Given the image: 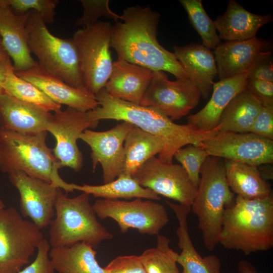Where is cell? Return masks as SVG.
<instances>
[{
	"instance_id": "obj_38",
	"label": "cell",
	"mask_w": 273,
	"mask_h": 273,
	"mask_svg": "<svg viewBox=\"0 0 273 273\" xmlns=\"http://www.w3.org/2000/svg\"><path fill=\"white\" fill-rule=\"evenodd\" d=\"M50 249L49 241L44 239L37 247L34 260L18 273H55L49 256Z\"/></svg>"
},
{
	"instance_id": "obj_10",
	"label": "cell",
	"mask_w": 273,
	"mask_h": 273,
	"mask_svg": "<svg viewBox=\"0 0 273 273\" xmlns=\"http://www.w3.org/2000/svg\"><path fill=\"white\" fill-rule=\"evenodd\" d=\"M92 206L98 217L113 219L122 233L134 229L141 234L157 236L169 221L166 208L155 200L98 199Z\"/></svg>"
},
{
	"instance_id": "obj_14",
	"label": "cell",
	"mask_w": 273,
	"mask_h": 273,
	"mask_svg": "<svg viewBox=\"0 0 273 273\" xmlns=\"http://www.w3.org/2000/svg\"><path fill=\"white\" fill-rule=\"evenodd\" d=\"M99 121L91 120L86 112L67 107L53 114L47 128L56 140L52 150L62 167L67 166L75 171L81 170L83 158L77 141L86 129L96 127Z\"/></svg>"
},
{
	"instance_id": "obj_36",
	"label": "cell",
	"mask_w": 273,
	"mask_h": 273,
	"mask_svg": "<svg viewBox=\"0 0 273 273\" xmlns=\"http://www.w3.org/2000/svg\"><path fill=\"white\" fill-rule=\"evenodd\" d=\"M16 15H23L31 11L38 13L46 23L54 21L55 9L59 3L57 0H5Z\"/></svg>"
},
{
	"instance_id": "obj_34",
	"label": "cell",
	"mask_w": 273,
	"mask_h": 273,
	"mask_svg": "<svg viewBox=\"0 0 273 273\" xmlns=\"http://www.w3.org/2000/svg\"><path fill=\"white\" fill-rule=\"evenodd\" d=\"M209 156L202 148L189 144L177 150L173 157L180 163L192 182L198 187L201 167Z\"/></svg>"
},
{
	"instance_id": "obj_43",
	"label": "cell",
	"mask_w": 273,
	"mask_h": 273,
	"mask_svg": "<svg viewBox=\"0 0 273 273\" xmlns=\"http://www.w3.org/2000/svg\"><path fill=\"white\" fill-rule=\"evenodd\" d=\"M10 61H11V59L9 57L5 61L0 62V93L4 91L2 87V84L5 79L8 65Z\"/></svg>"
},
{
	"instance_id": "obj_2",
	"label": "cell",
	"mask_w": 273,
	"mask_h": 273,
	"mask_svg": "<svg viewBox=\"0 0 273 273\" xmlns=\"http://www.w3.org/2000/svg\"><path fill=\"white\" fill-rule=\"evenodd\" d=\"M96 96L99 106L87 112L91 120L112 119L129 122L159 138L164 147L158 157L168 163H173L174 154L179 149L189 144L200 147L203 141L219 131L218 127L211 131H202L188 123L176 124L154 107L112 97L105 87Z\"/></svg>"
},
{
	"instance_id": "obj_42",
	"label": "cell",
	"mask_w": 273,
	"mask_h": 273,
	"mask_svg": "<svg viewBox=\"0 0 273 273\" xmlns=\"http://www.w3.org/2000/svg\"><path fill=\"white\" fill-rule=\"evenodd\" d=\"M239 273H257L256 268L248 261L241 260L238 263Z\"/></svg>"
},
{
	"instance_id": "obj_11",
	"label": "cell",
	"mask_w": 273,
	"mask_h": 273,
	"mask_svg": "<svg viewBox=\"0 0 273 273\" xmlns=\"http://www.w3.org/2000/svg\"><path fill=\"white\" fill-rule=\"evenodd\" d=\"M201 93L190 78L170 80L163 71L153 72L140 105L154 107L173 120L187 116L199 104Z\"/></svg>"
},
{
	"instance_id": "obj_19",
	"label": "cell",
	"mask_w": 273,
	"mask_h": 273,
	"mask_svg": "<svg viewBox=\"0 0 273 273\" xmlns=\"http://www.w3.org/2000/svg\"><path fill=\"white\" fill-rule=\"evenodd\" d=\"M53 114L3 92L0 93V128L24 134L47 131Z\"/></svg>"
},
{
	"instance_id": "obj_8",
	"label": "cell",
	"mask_w": 273,
	"mask_h": 273,
	"mask_svg": "<svg viewBox=\"0 0 273 273\" xmlns=\"http://www.w3.org/2000/svg\"><path fill=\"white\" fill-rule=\"evenodd\" d=\"M112 29L109 22L99 21L78 29L72 37L77 50L84 87L95 95L105 87L112 71L110 50Z\"/></svg>"
},
{
	"instance_id": "obj_40",
	"label": "cell",
	"mask_w": 273,
	"mask_h": 273,
	"mask_svg": "<svg viewBox=\"0 0 273 273\" xmlns=\"http://www.w3.org/2000/svg\"><path fill=\"white\" fill-rule=\"evenodd\" d=\"M245 88L262 106L273 107V82L247 79Z\"/></svg>"
},
{
	"instance_id": "obj_7",
	"label": "cell",
	"mask_w": 273,
	"mask_h": 273,
	"mask_svg": "<svg viewBox=\"0 0 273 273\" xmlns=\"http://www.w3.org/2000/svg\"><path fill=\"white\" fill-rule=\"evenodd\" d=\"M28 44L40 67L70 86L86 89L83 82L75 44L72 38H61L52 34L35 11H30L26 24Z\"/></svg>"
},
{
	"instance_id": "obj_44",
	"label": "cell",
	"mask_w": 273,
	"mask_h": 273,
	"mask_svg": "<svg viewBox=\"0 0 273 273\" xmlns=\"http://www.w3.org/2000/svg\"><path fill=\"white\" fill-rule=\"evenodd\" d=\"M9 56H8L0 36V62L6 60Z\"/></svg>"
},
{
	"instance_id": "obj_22",
	"label": "cell",
	"mask_w": 273,
	"mask_h": 273,
	"mask_svg": "<svg viewBox=\"0 0 273 273\" xmlns=\"http://www.w3.org/2000/svg\"><path fill=\"white\" fill-rule=\"evenodd\" d=\"M265 48L266 42L256 37L220 42L214 51L219 80L248 72L258 55L266 51Z\"/></svg>"
},
{
	"instance_id": "obj_25",
	"label": "cell",
	"mask_w": 273,
	"mask_h": 273,
	"mask_svg": "<svg viewBox=\"0 0 273 273\" xmlns=\"http://www.w3.org/2000/svg\"><path fill=\"white\" fill-rule=\"evenodd\" d=\"M272 20L270 14L250 13L236 1L230 0L225 12L218 16L213 23L220 39L235 41L255 37L257 31Z\"/></svg>"
},
{
	"instance_id": "obj_17",
	"label": "cell",
	"mask_w": 273,
	"mask_h": 273,
	"mask_svg": "<svg viewBox=\"0 0 273 273\" xmlns=\"http://www.w3.org/2000/svg\"><path fill=\"white\" fill-rule=\"evenodd\" d=\"M15 73L36 86L60 105H66L82 112L93 110L99 106L96 95L86 89L70 86L61 79L46 71L37 62L27 70Z\"/></svg>"
},
{
	"instance_id": "obj_21",
	"label": "cell",
	"mask_w": 273,
	"mask_h": 273,
	"mask_svg": "<svg viewBox=\"0 0 273 273\" xmlns=\"http://www.w3.org/2000/svg\"><path fill=\"white\" fill-rule=\"evenodd\" d=\"M166 203L173 211L178 221L176 233L181 252L177 253L176 261L182 266V273H221L219 257L215 254L201 256L193 244L188 225V216L191 207L167 200Z\"/></svg>"
},
{
	"instance_id": "obj_41",
	"label": "cell",
	"mask_w": 273,
	"mask_h": 273,
	"mask_svg": "<svg viewBox=\"0 0 273 273\" xmlns=\"http://www.w3.org/2000/svg\"><path fill=\"white\" fill-rule=\"evenodd\" d=\"M249 132L273 140V107L262 106Z\"/></svg>"
},
{
	"instance_id": "obj_31",
	"label": "cell",
	"mask_w": 273,
	"mask_h": 273,
	"mask_svg": "<svg viewBox=\"0 0 273 273\" xmlns=\"http://www.w3.org/2000/svg\"><path fill=\"white\" fill-rule=\"evenodd\" d=\"M2 87L9 95L46 111L55 112L61 110V105L54 102L36 86L18 76L11 61L8 65Z\"/></svg>"
},
{
	"instance_id": "obj_3",
	"label": "cell",
	"mask_w": 273,
	"mask_h": 273,
	"mask_svg": "<svg viewBox=\"0 0 273 273\" xmlns=\"http://www.w3.org/2000/svg\"><path fill=\"white\" fill-rule=\"evenodd\" d=\"M218 243L246 255L273 247V196L246 199L237 196L224 213Z\"/></svg>"
},
{
	"instance_id": "obj_12",
	"label": "cell",
	"mask_w": 273,
	"mask_h": 273,
	"mask_svg": "<svg viewBox=\"0 0 273 273\" xmlns=\"http://www.w3.org/2000/svg\"><path fill=\"white\" fill-rule=\"evenodd\" d=\"M132 177L142 187L159 196L191 206L197 187L180 164L168 163L153 157L135 172Z\"/></svg>"
},
{
	"instance_id": "obj_35",
	"label": "cell",
	"mask_w": 273,
	"mask_h": 273,
	"mask_svg": "<svg viewBox=\"0 0 273 273\" xmlns=\"http://www.w3.org/2000/svg\"><path fill=\"white\" fill-rule=\"evenodd\" d=\"M83 14L75 22L77 26L89 27L98 22L102 17L113 19L116 22L121 20V16L111 10L109 0H80Z\"/></svg>"
},
{
	"instance_id": "obj_30",
	"label": "cell",
	"mask_w": 273,
	"mask_h": 273,
	"mask_svg": "<svg viewBox=\"0 0 273 273\" xmlns=\"http://www.w3.org/2000/svg\"><path fill=\"white\" fill-rule=\"evenodd\" d=\"M262 107L245 88L231 100L222 112L218 125L220 131L249 132Z\"/></svg>"
},
{
	"instance_id": "obj_29",
	"label": "cell",
	"mask_w": 273,
	"mask_h": 273,
	"mask_svg": "<svg viewBox=\"0 0 273 273\" xmlns=\"http://www.w3.org/2000/svg\"><path fill=\"white\" fill-rule=\"evenodd\" d=\"M74 190L92 195L95 198L105 199H131L140 198L158 201L160 196L154 192L144 188L129 174L121 173L115 180L101 185H78L71 183Z\"/></svg>"
},
{
	"instance_id": "obj_24",
	"label": "cell",
	"mask_w": 273,
	"mask_h": 273,
	"mask_svg": "<svg viewBox=\"0 0 273 273\" xmlns=\"http://www.w3.org/2000/svg\"><path fill=\"white\" fill-rule=\"evenodd\" d=\"M174 54L189 78L195 83L201 96L208 98L217 75L214 54L210 49L198 43L173 47Z\"/></svg>"
},
{
	"instance_id": "obj_28",
	"label": "cell",
	"mask_w": 273,
	"mask_h": 273,
	"mask_svg": "<svg viewBox=\"0 0 273 273\" xmlns=\"http://www.w3.org/2000/svg\"><path fill=\"white\" fill-rule=\"evenodd\" d=\"M164 147L159 138L133 125L124 142V173L133 176L146 161L160 154Z\"/></svg>"
},
{
	"instance_id": "obj_20",
	"label": "cell",
	"mask_w": 273,
	"mask_h": 273,
	"mask_svg": "<svg viewBox=\"0 0 273 273\" xmlns=\"http://www.w3.org/2000/svg\"><path fill=\"white\" fill-rule=\"evenodd\" d=\"M153 71L117 59L105 88L112 97L136 104L141 101L150 83Z\"/></svg>"
},
{
	"instance_id": "obj_18",
	"label": "cell",
	"mask_w": 273,
	"mask_h": 273,
	"mask_svg": "<svg viewBox=\"0 0 273 273\" xmlns=\"http://www.w3.org/2000/svg\"><path fill=\"white\" fill-rule=\"evenodd\" d=\"M30 12L21 15L15 14L5 0H1L0 36L13 60L15 72L27 70L36 62L31 56L28 44L26 24Z\"/></svg>"
},
{
	"instance_id": "obj_5",
	"label": "cell",
	"mask_w": 273,
	"mask_h": 273,
	"mask_svg": "<svg viewBox=\"0 0 273 273\" xmlns=\"http://www.w3.org/2000/svg\"><path fill=\"white\" fill-rule=\"evenodd\" d=\"M89 197V194L82 192L69 198L58 189L55 218L49 224L51 248L69 246L82 242L95 249L104 241L113 238V234L99 221Z\"/></svg>"
},
{
	"instance_id": "obj_45",
	"label": "cell",
	"mask_w": 273,
	"mask_h": 273,
	"mask_svg": "<svg viewBox=\"0 0 273 273\" xmlns=\"http://www.w3.org/2000/svg\"><path fill=\"white\" fill-rule=\"evenodd\" d=\"M5 208V205L3 202L0 199V210Z\"/></svg>"
},
{
	"instance_id": "obj_15",
	"label": "cell",
	"mask_w": 273,
	"mask_h": 273,
	"mask_svg": "<svg viewBox=\"0 0 273 273\" xmlns=\"http://www.w3.org/2000/svg\"><path fill=\"white\" fill-rule=\"evenodd\" d=\"M133 125L123 121L107 130L97 131L87 129L80 135L79 139L90 148L93 171L99 164L102 166L104 184L113 181L123 172L124 142Z\"/></svg>"
},
{
	"instance_id": "obj_23",
	"label": "cell",
	"mask_w": 273,
	"mask_h": 273,
	"mask_svg": "<svg viewBox=\"0 0 273 273\" xmlns=\"http://www.w3.org/2000/svg\"><path fill=\"white\" fill-rule=\"evenodd\" d=\"M247 74H239L214 83L209 101L199 111L188 117L187 123L202 131H211L217 127L226 106L245 88Z\"/></svg>"
},
{
	"instance_id": "obj_1",
	"label": "cell",
	"mask_w": 273,
	"mask_h": 273,
	"mask_svg": "<svg viewBox=\"0 0 273 273\" xmlns=\"http://www.w3.org/2000/svg\"><path fill=\"white\" fill-rule=\"evenodd\" d=\"M160 15L150 7H127L121 15L122 22L112 26L111 47L118 59L137 64L153 71H166L177 79L189 78L174 54L157 40Z\"/></svg>"
},
{
	"instance_id": "obj_26",
	"label": "cell",
	"mask_w": 273,
	"mask_h": 273,
	"mask_svg": "<svg viewBox=\"0 0 273 273\" xmlns=\"http://www.w3.org/2000/svg\"><path fill=\"white\" fill-rule=\"evenodd\" d=\"M224 164L229 186L238 196L260 199L272 194L270 184L262 177L258 166L226 159Z\"/></svg>"
},
{
	"instance_id": "obj_13",
	"label": "cell",
	"mask_w": 273,
	"mask_h": 273,
	"mask_svg": "<svg viewBox=\"0 0 273 273\" xmlns=\"http://www.w3.org/2000/svg\"><path fill=\"white\" fill-rule=\"evenodd\" d=\"M199 147L209 156L250 165L259 166L273 161V140L251 132L219 131L203 141Z\"/></svg>"
},
{
	"instance_id": "obj_6",
	"label": "cell",
	"mask_w": 273,
	"mask_h": 273,
	"mask_svg": "<svg viewBox=\"0 0 273 273\" xmlns=\"http://www.w3.org/2000/svg\"><path fill=\"white\" fill-rule=\"evenodd\" d=\"M226 177L224 162L209 156L200 171L196 197L191 206L197 216L203 243L209 251L218 244L224 213L235 201Z\"/></svg>"
},
{
	"instance_id": "obj_16",
	"label": "cell",
	"mask_w": 273,
	"mask_h": 273,
	"mask_svg": "<svg viewBox=\"0 0 273 273\" xmlns=\"http://www.w3.org/2000/svg\"><path fill=\"white\" fill-rule=\"evenodd\" d=\"M9 178L20 194L22 215L30 218L40 229L49 226L55 215L59 188L21 171L9 174Z\"/></svg>"
},
{
	"instance_id": "obj_32",
	"label": "cell",
	"mask_w": 273,
	"mask_h": 273,
	"mask_svg": "<svg viewBox=\"0 0 273 273\" xmlns=\"http://www.w3.org/2000/svg\"><path fill=\"white\" fill-rule=\"evenodd\" d=\"M156 242L155 247L144 250L139 256L147 273H179L177 253L170 247L169 239L158 234Z\"/></svg>"
},
{
	"instance_id": "obj_39",
	"label": "cell",
	"mask_w": 273,
	"mask_h": 273,
	"mask_svg": "<svg viewBox=\"0 0 273 273\" xmlns=\"http://www.w3.org/2000/svg\"><path fill=\"white\" fill-rule=\"evenodd\" d=\"M106 273H147L139 256H119L105 267Z\"/></svg>"
},
{
	"instance_id": "obj_4",
	"label": "cell",
	"mask_w": 273,
	"mask_h": 273,
	"mask_svg": "<svg viewBox=\"0 0 273 273\" xmlns=\"http://www.w3.org/2000/svg\"><path fill=\"white\" fill-rule=\"evenodd\" d=\"M47 133L24 134L0 128V170L8 174L21 171L53 183L67 194L73 192L59 174L62 167L46 144Z\"/></svg>"
},
{
	"instance_id": "obj_33",
	"label": "cell",
	"mask_w": 273,
	"mask_h": 273,
	"mask_svg": "<svg viewBox=\"0 0 273 273\" xmlns=\"http://www.w3.org/2000/svg\"><path fill=\"white\" fill-rule=\"evenodd\" d=\"M187 12L190 22L202 40V45L215 49L220 43L213 21L206 13L201 0H179Z\"/></svg>"
},
{
	"instance_id": "obj_46",
	"label": "cell",
	"mask_w": 273,
	"mask_h": 273,
	"mask_svg": "<svg viewBox=\"0 0 273 273\" xmlns=\"http://www.w3.org/2000/svg\"><path fill=\"white\" fill-rule=\"evenodd\" d=\"M0 5H1V0H0Z\"/></svg>"
},
{
	"instance_id": "obj_9",
	"label": "cell",
	"mask_w": 273,
	"mask_h": 273,
	"mask_svg": "<svg viewBox=\"0 0 273 273\" xmlns=\"http://www.w3.org/2000/svg\"><path fill=\"white\" fill-rule=\"evenodd\" d=\"M44 239L41 229L15 208L0 210V273H18Z\"/></svg>"
},
{
	"instance_id": "obj_37",
	"label": "cell",
	"mask_w": 273,
	"mask_h": 273,
	"mask_svg": "<svg viewBox=\"0 0 273 273\" xmlns=\"http://www.w3.org/2000/svg\"><path fill=\"white\" fill-rule=\"evenodd\" d=\"M247 79L273 82L272 59L270 51H264L258 55L248 71Z\"/></svg>"
},
{
	"instance_id": "obj_27",
	"label": "cell",
	"mask_w": 273,
	"mask_h": 273,
	"mask_svg": "<svg viewBox=\"0 0 273 273\" xmlns=\"http://www.w3.org/2000/svg\"><path fill=\"white\" fill-rule=\"evenodd\" d=\"M97 251L80 242L69 246L51 248L49 256L59 273H106L96 259Z\"/></svg>"
}]
</instances>
